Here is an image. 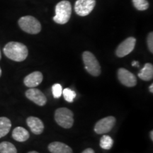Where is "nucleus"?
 <instances>
[{
  "label": "nucleus",
  "instance_id": "obj_17",
  "mask_svg": "<svg viewBox=\"0 0 153 153\" xmlns=\"http://www.w3.org/2000/svg\"><path fill=\"white\" fill-rule=\"evenodd\" d=\"M0 153H17V150L11 143L4 141L0 143Z\"/></svg>",
  "mask_w": 153,
  "mask_h": 153
},
{
  "label": "nucleus",
  "instance_id": "obj_25",
  "mask_svg": "<svg viewBox=\"0 0 153 153\" xmlns=\"http://www.w3.org/2000/svg\"><path fill=\"white\" fill-rule=\"evenodd\" d=\"M149 90L151 93H153V85L152 84H151V85L149 87Z\"/></svg>",
  "mask_w": 153,
  "mask_h": 153
},
{
  "label": "nucleus",
  "instance_id": "obj_12",
  "mask_svg": "<svg viewBox=\"0 0 153 153\" xmlns=\"http://www.w3.org/2000/svg\"><path fill=\"white\" fill-rule=\"evenodd\" d=\"M26 123L33 133L36 135H40L43 133L44 124L40 118L34 116H30L26 119Z\"/></svg>",
  "mask_w": 153,
  "mask_h": 153
},
{
  "label": "nucleus",
  "instance_id": "obj_3",
  "mask_svg": "<svg viewBox=\"0 0 153 153\" xmlns=\"http://www.w3.org/2000/svg\"><path fill=\"white\" fill-rule=\"evenodd\" d=\"M19 27L26 33L37 34L41 30V24L39 21L32 16H25L19 19L18 22Z\"/></svg>",
  "mask_w": 153,
  "mask_h": 153
},
{
  "label": "nucleus",
  "instance_id": "obj_10",
  "mask_svg": "<svg viewBox=\"0 0 153 153\" xmlns=\"http://www.w3.org/2000/svg\"><path fill=\"white\" fill-rule=\"evenodd\" d=\"M26 97L30 101H33L36 104L40 106H45L47 103V98L45 95L41 90L36 88H30L25 93Z\"/></svg>",
  "mask_w": 153,
  "mask_h": 153
},
{
  "label": "nucleus",
  "instance_id": "obj_2",
  "mask_svg": "<svg viewBox=\"0 0 153 153\" xmlns=\"http://www.w3.org/2000/svg\"><path fill=\"white\" fill-rule=\"evenodd\" d=\"M72 14L71 4L68 0H62L55 7V15L53 21L58 24H65L69 22Z\"/></svg>",
  "mask_w": 153,
  "mask_h": 153
},
{
  "label": "nucleus",
  "instance_id": "obj_27",
  "mask_svg": "<svg viewBox=\"0 0 153 153\" xmlns=\"http://www.w3.org/2000/svg\"><path fill=\"white\" fill-rule=\"evenodd\" d=\"M28 153H39V152H36V151H30V152H28Z\"/></svg>",
  "mask_w": 153,
  "mask_h": 153
},
{
  "label": "nucleus",
  "instance_id": "obj_23",
  "mask_svg": "<svg viewBox=\"0 0 153 153\" xmlns=\"http://www.w3.org/2000/svg\"><path fill=\"white\" fill-rule=\"evenodd\" d=\"M82 153H95L94 150L91 148H87L82 152Z\"/></svg>",
  "mask_w": 153,
  "mask_h": 153
},
{
  "label": "nucleus",
  "instance_id": "obj_5",
  "mask_svg": "<svg viewBox=\"0 0 153 153\" xmlns=\"http://www.w3.org/2000/svg\"><path fill=\"white\" fill-rule=\"evenodd\" d=\"M85 70L94 76H98L101 74V66L94 55L89 51H85L82 54Z\"/></svg>",
  "mask_w": 153,
  "mask_h": 153
},
{
  "label": "nucleus",
  "instance_id": "obj_28",
  "mask_svg": "<svg viewBox=\"0 0 153 153\" xmlns=\"http://www.w3.org/2000/svg\"><path fill=\"white\" fill-rule=\"evenodd\" d=\"M1 73H2V71H1V69L0 68V76H1Z\"/></svg>",
  "mask_w": 153,
  "mask_h": 153
},
{
  "label": "nucleus",
  "instance_id": "obj_26",
  "mask_svg": "<svg viewBox=\"0 0 153 153\" xmlns=\"http://www.w3.org/2000/svg\"><path fill=\"white\" fill-rule=\"evenodd\" d=\"M150 138H151V140H153V131H150Z\"/></svg>",
  "mask_w": 153,
  "mask_h": 153
},
{
  "label": "nucleus",
  "instance_id": "obj_24",
  "mask_svg": "<svg viewBox=\"0 0 153 153\" xmlns=\"http://www.w3.org/2000/svg\"><path fill=\"white\" fill-rule=\"evenodd\" d=\"M132 66H135V67H137V68H138V67L140 66L139 62H137V61H133V62H132Z\"/></svg>",
  "mask_w": 153,
  "mask_h": 153
},
{
  "label": "nucleus",
  "instance_id": "obj_29",
  "mask_svg": "<svg viewBox=\"0 0 153 153\" xmlns=\"http://www.w3.org/2000/svg\"><path fill=\"white\" fill-rule=\"evenodd\" d=\"M1 58V50H0V60Z\"/></svg>",
  "mask_w": 153,
  "mask_h": 153
},
{
  "label": "nucleus",
  "instance_id": "obj_11",
  "mask_svg": "<svg viewBox=\"0 0 153 153\" xmlns=\"http://www.w3.org/2000/svg\"><path fill=\"white\" fill-rule=\"evenodd\" d=\"M43 74L39 71H36L28 74L24 79V83L26 87L34 88L37 87L43 81Z\"/></svg>",
  "mask_w": 153,
  "mask_h": 153
},
{
  "label": "nucleus",
  "instance_id": "obj_7",
  "mask_svg": "<svg viewBox=\"0 0 153 153\" xmlns=\"http://www.w3.org/2000/svg\"><path fill=\"white\" fill-rule=\"evenodd\" d=\"M116 118L114 116H107L99 120L94 126V131L97 134H105L111 131L116 124Z\"/></svg>",
  "mask_w": 153,
  "mask_h": 153
},
{
  "label": "nucleus",
  "instance_id": "obj_15",
  "mask_svg": "<svg viewBox=\"0 0 153 153\" xmlns=\"http://www.w3.org/2000/svg\"><path fill=\"white\" fill-rule=\"evenodd\" d=\"M140 79L144 81H150L153 78V65L151 63H146L138 73Z\"/></svg>",
  "mask_w": 153,
  "mask_h": 153
},
{
  "label": "nucleus",
  "instance_id": "obj_22",
  "mask_svg": "<svg viewBox=\"0 0 153 153\" xmlns=\"http://www.w3.org/2000/svg\"><path fill=\"white\" fill-rule=\"evenodd\" d=\"M147 43H148V46L149 51L151 53H153V33L150 32L148 34V38H147Z\"/></svg>",
  "mask_w": 153,
  "mask_h": 153
},
{
  "label": "nucleus",
  "instance_id": "obj_8",
  "mask_svg": "<svg viewBox=\"0 0 153 153\" xmlns=\"http://www.w3.org/2000/svg\"><path fill=\"white\" fill-rule=\"evenodd\" d=\"M136 39L134 37H128L120 43L116 50V55L118 57H123L129 55L135 48Z\"/></svg>",
  "mask_w": 153,
  "mask_h": 153
},
{
  "label": "nucleus",
  "instance_id": "obj_6",
  "mask_svg": "<svg viewBox=\"0 0 153 153\" xmlns=\"http://www.w3.org/2000/svg\"><path fill=\"white\" fill-rule=\"evenodd\" d=\"M96 5V0H76L74 4V11L80 16L89 15Z\"/></svg>",
  "mask_w": 153,
  "mask_h": 153
},
{
  "label": "nucleus",
  "instance_id": "obj_1",
  "mask_svg": "<svg viewBox=\"0 0 153 153\" xmlns=\"http://www.w3.org/2000/svg\"><path fill=\"white\" fill-rule=\"evenodd\" d=\"M6 57L15 62H22L28 57L27 47L22 43L11 41L6 44L3 49Z\"/></svg>",
  "mask_w": 153,
  "mask_h": 153
},
{
  "label": "nucleus",
  "instance_id": "obj_9",
  "mask_svg": "<svg viewBox=\"0 0 153 153\" xmlns=\"http://www.w3.org/2000/svg\"><path fill=\"white\" fill-rule=\"evenodd\" d=\"M118 78L122 85L128 87H133L137 85V77L125 68H119Z\"/></svg>",
  "mask_w": 153,
  "mask_h": 153
},
{
  "label": "nucleus",
  "instance_id": "obj_16",
  "mask_svg": "<svg viewBox=\"0 0 153 153\" xmlns=\"http://www.w3.org/2000/svg\"><path fill=\"white\" fill-rule=\"evenodd\" d=\"M11 120L7 117H0V138L4 137L10 131Z\"/></svg>",
  "mask_w": 153,
  "mask_h": 153
},
{
  "label": "nucleus",
  "instance_id": "obj_18",
  "mask_svg": "<svg viewBox=\"0 0 153 153\" xmlns=\"http://www.w3.org/2000/svg\"><path fill=\"white\" fill-rule=\"evenodd\" d=\"M100 147L104 150H110L114 145V140L109 135H104L100 140Z\"/></svg>",
  "mask_w": 153,
  "mask_h": 153
},
{
  "label": "nucleus",
  "instance_id": "obj_19",
  "mask_svg": "<svg viewBox=\"0 0 153 153\" xmlns=\"http://www.w3.org/2000/svg\"><path fill=\"white\" fill-rule=\"evenodd\" d=\"M62 94H63L65 100L69 103L73 102L74 99H75L76 96L75 91L70 89V88H65L64 90H62Z\"/></svg>",
  "mask_w": 153,
  "mask_h": 153
},
{
  "label": "nucleus",
  "instance_id": "obj_13",
  "mask_svg": "<svg viewBox=\"0 0 153 153\" xmlns=\"http://www.w3.org/2000/svg\"><path fill=\"white\" fill-rule=\"evenodd\" d=\"M48 150L51 153H73L72 148L61 142H53L48 145Z\"/></svg>",
  "mask_w": 153,
  "mask_h": 153
},
{
  "label": "nucleus",
  "instance_id": "obj_21",
  "mask_svg": "<svg viewBox=\"0 0 153 153\" xmlns=\"http://www.w3.org/2000/svg\"><path fill=\"white\" fill-rule=\"evenodd\" d=\"M52 92L55 99L60 98L62 94V88L60 84H55L52 87Z\"/></svg>",
  "mask_w": 153,
  "mask_h": 153
},
{
  "label": "nucleus",
  "instance_id": "obj_4",
  "mask_svg": "<svg viewBox=\"0 0 153 153\" xmlns=\"http://www.w3.org/2000/svg\"><path fill=\"white\" fill-rule=\"evenodd\" d=\"M56 123L64 128H70L74 123V114L68 108H59L55 112Z\"/></svg>",
  "mask_w": 153,
  "mask_h": 153
},
{
  "label": "nucleus",
  "instance_id": "obj_14",
  "mask_svg": "<svg viewBox=\"0 0 153 153\" xmlns=\"http://www.w3.org/2000/svg\"><path fill=\"white\" fill-rule=\"evenodd\" d=\"M30 135L28 131L23 127L15 128L12 132V137L17 142H25L29 138Z\"/></svg>",
  "mask_w": 153,
  "mask_h": 153
},
{
  "label": "nucleus",
  "instance_id": "obj_20",
  "mask_svg": "<svg viewBox=\"0 0 153 153\" xmlns=\"http://www.w3.org/2000/svg\"><path fill=\"white\" fill-rule=\"evenodd\" d=\"M135 8L139 11H145L149 8L148 0H132Z\"/></svg>",
  "mask_w": 153,
  "mask_h": 153
}]
</instances>
